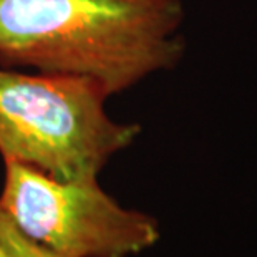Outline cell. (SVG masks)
Masks as SVG:
<instances>
[{
	"label": "cell",
	"instance_id": "cell-2",
	"mask_svg": "<svg viewBox=\"0 0 257 257\" xmlns=\"http://www.w3.org/2000/svg\"><path fill=\"white\" fill-rule=\"evenodd\" d=\"M105 88L88 78L0 67V155L57 181H98L141 133L108 114Z\"/></svg>",
	"mask_w": 257,
	"mask_h": 257
},
{
	"label": "cell",
	"instance_id": "cell-1",
	"mask_svg": "<svg viewBox=\"0 0 257 257\" xmlns=\"http://www.w3.org/2000/svg\"><path fill=\"white\" fill-rule=\"evenodd\" d=\"M183 0H0V65L119 95L186 55Z\"/></svg>",
	"mask_w": 257,
	"mask_h": 257
},
{
	"label": "cell",
	"instance_id": "cell-4",
	"mask_svg": "<svg viewBox=\"0 0 257 257\" xmlns=\"http://www.w3.org/2000/svg\"><path fill=\"white\" fill-rule=\"evenodd\" d=\"M0 257H63L37 242L0 207Z\"/></svg>",
	"mask_w": 257,
	"mask_h": 257
},
{
	"label": "cell",
	"instance_id": "cell-3",
	"mask_svg": "<svg viewBox=\"0 0 257 257\" xmlns=\"http://www.w3.org/2000/svg\"><path fill=\"white\" fill-rule=\"evenodd\" d=\"M0 207L37 242L63 257H128L160 239L156 219L119 206L98 181H57L5 161Z\"/></svg>",
	"mask_w": 257,
	"mask_h": 257
}]
</instances>
